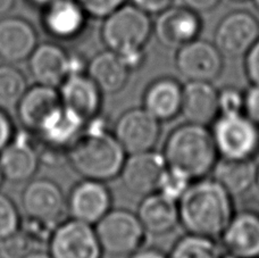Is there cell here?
<instances>
[{
    "mask_svg": "<svg viewBox=\"0 0 259 258\" xmlns=\"http://www.w3.org/2000/svg\"><path fill=\"white\" fill-rule=\"evenodd\" d=\"M243 114L259 125V85L251 84L243 92Z\"/></svg>",
    "mask_w": 259,
    "mask_h": 258,
    "instance_id": "cell-35",
    "label": "cell"
},
{
    "mask_svg": "<svg viewBox=\"0 0 259 258\" xmlns=\"http://www.w3.org/2000/svg\"><path fill=\"white\" fill-rule=\"evenodd\" d=\"M16 0H0V16L6 15L12 11Z\"/></svg>",
    "mask_w": 259,
    "mask_h": 258,
    "instance_id": "cell-41",
    "label": "cell"
},
{
    "mask_svg": "<svg viewBox=\"0 0 259 258\" xmlns=\"http://www.w3.org/2000/svg\"><path fill=\"white\" fill-rule=\"evenodd\" d=\"M220 114L243 113V92L234 87H225L219 90Z\"/></svg>",
    "mask_w": 259,
    "mask_h": 258,
    "instance_id": "cell-33",
    "label": "cell"
},
{
    "mask_svg": "<svg viewBox=\"0 0 259 258\" xmlns=\"http://www.w3.org/2000/svg\"><path fill=\"white\" fill-rule=\"evenodd\" d=\"M259 39V21L246 11L225 15L217 25L214 44L224 57H244Z\"/></svg>",
    "mask_w": 259,
    "mask_h": 258,
    "instance_id": "cell-10",
    "label": "cell"
},
{
    "mask_svg": "<svg viewBox=\"0 0 259 258\" xmlns=\"http://www.w3.org/2000/svg\"><path fill=\"white\" fill-rule=\"evenodd\" d=\"M99 115L85 124L83 132L67 149L72 167L84 179L106 182L119 177L126 151Z\"/></svg>",
    "mask_w": 259,
    "mask_h": 258,
    "instance_id": "cell-2",
    "label": "cell"
},
{
    "mask_svg": "<svg viewBox=\"0 0 259 258\" xmlns=\"http://www.w3.org/2000/svg\"><path fill=\"white\" fill-rule=\"evenodd\" d=\"M166 166L163 154L154 149L131 154L124 162L119 178L128 192L145 197L157 191Z\"/></svg>",
    "mask_w": 259,
    "mask_h": 258,
    "instance_id": "cell-13",
    "label": "cell"
},
{
    "mask_svg": "<svg viewBox=\"0 0 259 258\" xmlns=\"http://www.w3.org/2000/svg\"><path fill=\"white\" fill-rule=\"evenodd\" d=\"M193 180L177 168L166 166L159 179L157 191L169 199L179 201L190 187Z\"/></svg>",
    "mask_w": 259,
    "mask_h": 258,
    "instance_id": "cell-30",
    "label": "cell"
},
{
    "mask_svg": "<svg viewBox=\"0 0 259 258\" xmlns=\"http://www.w3.org/2000/svg\"><path fill=\"white\" fill-rule=\"evenodd\" d=\"M85 122L63 105L44 122L39 132L42 144L56 149H68L85 127Z\"/></svg>",
    "mask_w": 259,
    "mask_h": 258,
    "instance_id": "cell-26",
    "label": "cell"
},
{
    "mask_svg": "<svg viewBox=\"0 0 259 258\" xmlns=\"http://www.w3.org/2000/svg\"><path fill=\"white\" fill-rule=\"evenodd\" d=\"M14 127L11 118L8 117L4 109L0 108V151L6 147L13 139Z\"/></svg>",
    "mask_w": 259,
    "mask_h": 258,
    "instance_id": "cell-38",
    "label": "cell"
},
{
    "mask_svg": "<svg viewBox=\"0 0 259 258\" xmlns=\"http://www.w3.org/2000/svg\"><path fill=\"white\" fill-rule=\"evenodd\" d=\"M152 35L151 16L134 5H123L101 26V39L109 50L119 55L145 49Z\"/></svg>",
    "mask_w": 259,
    "mask_h": 258,
    "instance_id": "cell-4",
    "label": "cell"
},
{
    "mask_svg": "<svg viewBox=\"0 0 259 258\" xmlns=\"http://www.w3.org/2000/svg\"><path fill=\"white\" fill-rule=\"evenodd\" d=\"M210 130L222 158L255 159L259 154V125L243 113L220 114Z\"/></svg>",
    "mask_w": 259,
    "mask_h": 258,
    "instance_id": "cell-5",
    "label": "cell"
},
{
    "mask_svg": "<svg viewBox=\"0 0 259 258\" xmlns=\"http://www.w3.org/2000/svg\"><path fill=\"white\" fill-rule=\"evenodd\" d=\"M161 154L167 166L186 173L193 181L210 175L220 158L210 127L189 122L168 133Z\"/></svg>",
    "mask_w": 259,
    "mask_h": 258,
    "instance_id": "cell-3",
    "label": "cell"
},
{
    "mask_svg": "<svg viewBox=\"0 0 259 258\" xmlns=\"http://www.w3.org/2000/svg\"><path fill=\"white\" fill-rule=\"evenodd\" d=\"M255 187L257 188V190L259 192V164L257 165V174H256V184Z\"/></svg>",
    "mask_w": 259,
    "mask_h": 258,
    "instance_id": "cell-44",
    "label": "cell"
},
{
    "mask_svg": "<svg viewBox=\"0 0 259 258\" xmlns=\"http://www.w3.org/2000/svg\"><path fill=\"white\" fill-rule=\"evenodd\" d=\"M20 228L21 219L15 204L0 193V241L15 234Z\"/></svg>",
    "mask_w": 259,
    "mask_h": 258,
    "instance_id": "cell-31",
    "label": "cell"
},
{
    "mask_svg": "<svg viewBox=\"0 0 259 258\" xmlns=\"http://www.w3.org/2000/svg\"><path fill=\"white\" fill-rule=\"evenodd\" d=\"M62 105L58 89L36 84L27 88L18 103L16 110L22 125L26 130L38 133L44 122Z\"/></svg>",
    "mask_w": 259,
    "mask_h": 258,
    "instance_id": "cell-23",
    "label": "cell"
},
{
    "mask_svg": "<svg viewBox=\"0 0 259 258\" xmlns=\"http://www.w3.org/2000/svg\"><path fill=\"white\" fill-rule=\"evenodd\" d=\"M219 115V90L211 82L188 81L183 85L181 116L186 122L209 126Z\"/></svg>",
    "mask_w": 259,
    "mask_h": 258,
    "instance_id": "cell-20",
    "label": "cell"
},
{
    "mask_svg": "<svg viewBox=\"0 0 259 258\" xmlns=\"http://www.w3.org/2000/svg\"><path fill=\"white\" fill-rule=\"evenodd\" d=\"M252 3H253V5H255L257 11L259 12V0H252Z\"/></svg>",
    "mask_w": 259,
    "mask_h": 258,
    "instance_id": "cell-45",
    "label": "cell"
},
{
    "mask_svg": "<svg viewBox=\"0 0 259 258\" xmlns=\"http://www.w3.org/2000/svg\"><path fill=\"white\" fill-rule=\"evenodd\" d=\"M183 85L173 77L152 81L143 94V108L159 122H169L181 115Z\"/></svg>",
    "mask_w": 259,
    "mask_h": 258,
    "instance_id": "cell-24",
    "label": "cell"
},
{
    "mask_svg": "<svg viewBox=\"0 0 259 258\" xmlns=\"http://www.w3.org/2000/svg\"><path fill=\"white\" fill-rule=\"evenodd\" d=\"M48 245L53 258H101L104 252L94 225L74 219L55 228Z\"/></svg>",
    "mask_w": 259,
    "mask_h": 258,
    "instance_id": "cell-8",
    "label": "cell"
},
{
    "mask_svg": "<svg viewBox=\"0 0 259 258\" xmlns=\"http://www.w3.org/2000/svg\"><path fill=\"white\" fill-rule=\"evenodd\" d=\"M38 46V34L31 23L21 17L0 20V58L7 63L29 59Z\"/></svg>",
    "mask_w": 259,
    "mask_h": 258,
    "instance_id": "cell-19",
    "label": "cell"
},
{
    "mask_svg": "<svg viewBox=\"0 0 259 258\" xmlns=\"http://www.w3.org/2000/svg\"><path fill=\"white\" fill-rule=\"evenodd\" d=\"M3 181H4V174L2 172V168H0V187H2Z\"/></svg>",
    "mask_w": 259,
    "mask_h": 258,
    "instance_id": "cell-46",
    "label": "cell"
},
{
    "mask_svg": "<svg viewBox=\"0 0 259 258\" xmlns=\"http://www.w3.org/2000/svg\"><path fill=\"white\" fill-rule=\"evenodd\" d=\"M33 248V243L21 230L0 241V254L4 258H24Z\"/></svg>",
    "mask_w": 259,
    "mask_h": 258,
    "instance_id": "cell-32",
    "label": "cell"
},
{
    "mask_svg": "<svg viewBox=\"0 0 259 258\" xmlns=\"http://www.w3.org/2000/svg\"><path fill=\"white\" fill-rule=\"evenodd\" d=\"M128 258H168L165 254L157 248H140L137 251L132 252Z\"/></svg>",
    "mask_w": 259,
    "mask_h": 258,
    "instance_id": "cell-40",
    "label": "cell"
},
{
    "mask_svg": "<svg viewBox=\"0 0 259 258\" xmlns=\"http://www.w3.org/2000/svg\"><path fill=\"white\" fill-rule=\"evenodd\" d=\"M183 6L198 14L209 13L219 6L221 0H181Z\"/></svg>",
    "mask_w": 259,
    "mask_h": 258,
    "instance_id": "cell-39",
    "label": "cell"
},
{
    "mask_svg": "<svg viewBox=\"0 0 259 258\" xmlns=\"http://www.w3.org/2000/svg\"><path fill=\"white\" fill-rule=\"evenodd\" d=\"M87 72L105 95H115L122 91L131 74L122 57L109 49L97 54L88 64Z\"/></svg>",
    "mask_w": 259,
    "mask_h": 258,
    "instance_id": "cell-25",
    "label": "cell"
},
{
    "mask_svg": "<svg viewBox=\"0 0 259 258\" xmlns=\"http://www.w3.org/2000/svg\"><path fill=\"white\" fill-rule=\"evenodd\" d=\"M175 68L184 80L214 82L224 68V56L209 41L196 39L177 49Z\"/></svg>",
    "mask_w": 259,
    "mask_h": 258,
    "instance_id": "cell-7",
    "label": "cell"
},
{
    "mask_svg": "<svg viewBox=\"0 0 259 258\" xmlns=\"http://www.w3.org/2000/svg\"><path fill=\"white\" fill-rule=\"evenodd\" d=\"M58 92L64 107L75 113L85 123L99 115L104 94L88 74L68 75L58 88Z\"/></svg>",
    "mask_w": 259,
    "mask_h": 258,
    "instance_id": "cell-15",
    "label": "cell"
},
{
    "mask_svg": "<svg viewBox=\"0 0 259 258\" xmlns=\"http://www.w3.org/2000/svg\"><path fill=\"white\" fill-rule=\"evenodd\" d=\"M88 14L77 0H55L44 8L42 25L57 40L77 38L87 24Z\"/></svg>",
    "mask_w": 259,
    "mask_h": 258,
    "instance_id": "cell-21",
    "label": "cell"
},
{
    "mask_svg": "<svg viewBox=\"0 0 259 258\" xmlns=\"http://www.w3.org/2000/svg\"><path fill=\"white\" fill-rule=\"evenodd\" d=\"M187 233L219 239L235 213L234 198L212 178L194 180L178 201Z\"/></svg>",
    "mask_w": 259,
    "mask_h": 258,
    "instance_id": "cell-1",
    "label": "cell"
},
{
    "mask_svg": "<svg viewBox=\"0 0 259 258\" xmlns=\"http://www.w3.org/2000/svg\"><path fill=\"white\" fill-rule=\"evenodd\" d=\"M24 133L14 135L9 144L0 151V168L4 179L21 183L30 180L39 166L40 156L34 145Z\"/></svg>",
    "mask_w": 259,
    "mask_h": 258,
    "instance_id": "cell-18",
    "label": "cell"
},
{
    "mask_svg": "<svg viewBox=\"0 0 259 258\" xmlns=\"http://www.w3.org/2000/svg\"><path fill=\"white\" fill-rule=\"evenodd\" d=\"M219 242L226 258H259V211H235Z\"/></svg>",
    "mask_w": 259,
    "mask_h": 258,
    "instance_id": "cell-12",
    "label": "cell"
},
{
    "mask_svg": "<svg viewBox=\"0 0 259 258\" xmlns=\"http://www.w3.org/2000/svg\"><path fill=\"white\" fill-rule=\"evenodd\" d=\"M54 2H55V0H30V3L33 4L34 6L42 7V8H45L46 6H48V5H50Z\"/></svg>",
    "mask_w": 259,
    "mask_h": 258,
    "instance_id": "cell-43",
    "label": "cell"
},
{
    "mask_svg": "<svg viewBox=\"0 0 259 258\" xmlns=\"http://www.w3.org/2000/svg\"><path fill=\"white\" fill-rule=\"evenodd\" d=\"M77 3L84 9L88 16L105 18L125 5L126 0H77Z\"/></svg>",
    "mask_w": 259,
    "mask_h": 258,
    "instance_id": "cell-34",
    "label": "cell"
},
{
    "mask_svg": "<svg viewBox=\"0 0 259 258\" xmlns=\"http://www.w3.org/2000/svg\"><path fill=\"white\" fill-rule=\"evenodd\" d=\"M100 246L112 256H126L142 247L146 230L138 215L126 209H110L95 225Z\"/></svg>",
    "mask_w": 259,
    "mask_h": 258,
    "instance_id": "cell-6",
    "label": "cell"
},
{
    "mask_svg": "<svg viewBox=\"0 0 259 258\" xmlns=\"http://www.w3.org/2000/svg\"><path fill=\"white\" fill-rule=\"evenodd\" d=\"M137 215L147 234L166 236L180 225L178 201L155 191L142 197Z\"/></svg>",
    "mask_w": 259,
    "mask_h": 258,
    "instance_id": "cell-22",
    "label": "cell"
},
{
    "mask_svg": "<svg viewBox=\"0 0 259 258\" xmlns=\"http://www.w3.org/2000/svg\"><path fill=\"white\" fill-rule=\"evenodd\" d=\"M175 0H132V4L150 16H156L173 6Z\"/></svg>",
    "mask_w": 259,
    "mask_h": 258,
    "instance_id": "cell-37",
    "label": "cell"
},
{
    "mask_svg": "<svg viewBox=\"0 0 259 258\" xmlns=\"http://www.w3.org/2000/svg\"><path fill=\"white\" fill-rule=\"evenodd\" d=\"M22 206L26 218L55 224L64 210L65 198L61 188L52 180L38 179L25 187Z\"/></svg>",
    "mask_w": 259,
    "mask_h": 258,
    "instance_id": "cell-16",
    "label": "cell"
},
{
    "mask_svg": "<svg viewBox=\"0 0 259 258\" xmlns=\"http://www.w3.org/2000/svg\"><path fill=\"white\" fill-rule=\"evenodd\" d=\"M27 90L25 76L12 65H0V108L14 109Z\"/></svg>",
    "mask_w": 259,
    "mask_h": 258,
    "instance_id": "cell-29",
    "label": "cell"
},
{
    "mask_svg": "<svg viewBox=\"0 0 259 258\" xmlns=\"http://www.w3.org/2000/svg\"><path fill=\"white\" fill-rule=\"evenodd\" d=\"M234 2H247V0H234Z\"/></svg>",
    "mask_w": 259,
    "mask_h": 258,
    "instance_id": "cell-47",
    "label": "cell"
},
{
    "mask_svg": "<svg viewBox=\"0 0 259 258\" xmlns=\"http://www.w3.org/2000/svg\"><path fill=\"white\" fill-rule=\"evenodd\" d=\"M255 159H228L220 157L211 171L215 179L233 198L244 196L256 184Z\"/></svg>",
    "mask_w": 259,
    "mask_h": 258,
    "instance_id": "cell-27",
    "label": "cell"
},
{
    "mask_svg": "<svg viewBox=\"0 0 259 258\" xmlns=\"http://www.w3.org/2000/svg\"><path fill=\"white\" fill-rule=\"evenodd\" d=\"M168 258H226L219 239L187 233L170 248Z\"/></svg>",
    "mask_w": 259,
    "mask_h": 258,
    "instance_id": "cell-28",
    "label": "cell"
},
{
    "mask_svg": "<svg viewBox=\"0 0 259 258\" xmlns=\"http://www.w3.org/2000/svg\"><path fill=\"white\" fill-rule=\"evenodd\" d=\"M112 207V195L105 182L84 179L77 183L68 198L71 219L95 225Z\"/></svg>",
    "mask_w": 259,
    "mask_h": 258,
    "instance_id": "cell-14",
    "label": "cell"
},
{
    "mask_svg": "<svg viewBox=\"0 0 259 258\" xmlns=\"http://www.w3.org/2000/svg\"><path fill=\"white\" fill-rule=\"evenodd\" d=\"M29 68L36 84L57 89L71 75V57L61 46L46 42L31 54Z\"/></svg>",
    "mask_w": 259,
    "mask_h": 258,
    "instance_id": "cell-17",
    "label": "cell"
},
{
    "mask_svg": "<svg viewBox=\"0 0 259 258\" xmlns=\"http://www.w3.org/2000/svg\"><path fill=\"white\" fill-rule=\"evenodd\" d=\"M114 136L126 154L152 150L161 133V122L143 107L124 112L115 123Z\"/></svg>",
    "mask_w": 259,
    "mask_h": 258,
    "instance_id": "cell-9",
    "label": "cell"
},
{
    "mask_svg": "<svg viewBox=\"0 0 259 258\" xmlns=\"http://www.w3.org/2000/svg\"><path fill=\"white\" fill-rule=\"evenodd\" d=\"M243 66L249 82L259 85V39L244 55Z\"/></svg>",
    "mask_w": 259,
    "mask_h": 258,
    "instance_id": "cell-36",
    "label": "cell"
},
{
    "mask_svg": "<svg viewBox=\"0 0 259 258\" xmlns=\"http://www.w3.org/2000/svg\"><path fill=\"white\" fill-rule=\"evenodd\" d=\"M202 30L200 14L186 6H170L156 15L152 22V35L160 46L179 49L199 38Z\"/></svg>",
    "mask_w": 259,
    "mask_h": 258,
    "instance_id": "cell-11",
    "label": "cell"
},
{
    "mask_svg": "<svg viewBox=\"0 0 259 258\" xmlns=\"http://www.w3.org/2000/svg\"><path fill=\"white\" fill-rule=\"evenodd\" d=\"M24 258H53L50 254H47L45 251H39V250H33L31 251L30 254H27Z\"/></svg>",
    "mask_w": 259,
    "mask_h": 258,
    "instance_id": "cell-42",
    "label": "cell"
}]
</instances>
